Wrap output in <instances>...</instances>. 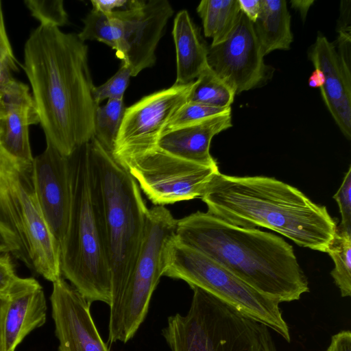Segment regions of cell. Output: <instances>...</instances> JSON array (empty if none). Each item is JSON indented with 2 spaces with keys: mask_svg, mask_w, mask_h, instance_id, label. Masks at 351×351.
Returning <instances> with one entry per match:
<instances>
[{
  "mask_svg": "<svg viewBox=\"0 0 351 351\" xmlns=\"http://www.w3.org/2000/svg\"><path fill=\"white\" fill-rule=\"evenodd\" d=\"M24 71L46 142L64 156L94 138L97 107L88 47L77 34L40 24L24 47Z\"/></svg>",
  "mask_w": 351,
  "mask_h": 351,
  "instance_id": "obj_1",
  "label": "cell"
},
{
  "mask_svg": "<svg viewBox=\"0 0 351 351\" xmlns=\"http://www.w3.org/2000/svg\"><path fill=\"white\" fill-rule=\"evenodd\" d=\"M176 237L280 303L298 300L309 291L292 245L276 234L197 211L177 219Z\"/></svg>",
  "mask_w": 351,
  "mask_h": 351,
  "instance_id": "obj_2",
  "label": "cell"
},
{
  "mask_svg": "<svg viewBox=\"0 0 351 351\" xmlns=\"http://www.w3.org/2000/svg\"><path fill=\"white\" fill-rule=\"evenodd\" d=\"M201 198L208 213L228 223L268 228L316 251L326 252L337 230L326 206L273 178L219 173Z\"/></svg>",
  "mask_w": 351,
  "mask_h": 351,
  "instance_id": "obj_3",
  "label": "cell"
},
{
  "mask_svg": "<svg viewBox=\"0 0 351 351\" xmlns=\"http://www.w3.org/2000/svg\"><path fill=\"white\" fill-rule=\"evenodd\" d=\"M88 145L111 273L110 316L136 262L149 209L129 172L95 138Z\"/></svg>",
  "mask_w": 351,
  "mask_h": 351,
  "instance_id": "obj_4",
  "label": "cell"
},
{
  "mask_svg": "<svg viewBox=\"0 0 351 351\" xmlns=\"http://www.w3.org/2000/svg\"><path fill=\"white\" fill-rule=\"evenodd\" d=\"M69 157L71 208L60 248L62 276L89 302L111 301V273L94 191L88 143Z\"/></svg>",
  "mask_w": 351,
  "mask_h": 351,
  "instance_id": "obj_5",
  "label": "cell"
},
{
  "mask_svg": "<svg viewBox=\"0 0 351 351\" xmlns=\"http://www.w3.org/2000/svg\"><path fill=\"white\" fill-rule=\"evenodd\" d=\"M188 312L167 319L171 351H278L269 328L199 287Z\"/></svg>",
  "mask_w": 351,
  "mask_h": 351,
  "instance_id": "obj_6",
  "label": "cell"
},
{
  "mask_svg": "<svg viewBox=\"0 0 351 351\" xmlns=\"http://www.w3.org/2000/svg\"><path fill=\"white\" fill-rule=\"evenodd\" d=\"M163 276L182 280L191 288L203 289L291 341L278 300L255 289L215 260L180 243L176 237L169 247Z\"/></svg>",
  "mask_w": 351,
  "mask_h": 351,
  "instance_id": "obj_7",
  "label": "cell"
},
{
  "mask_svg": "<svg viewBox=\"0 0 351 351\" xmlns=\"http://www.w3.org/2000/svg\"><path fill=\"white\" fill-rule=\"evenodd\" d=\"M177 219L164 206L148 210L138 256L114 313L109 316L108 342L126 343L148 313L152 294L166 267Z\"/></svg>",
  "mask_w": 351,
  "mask_h": 351,
  "instance_id": "obj_8",
  "label": "cell"
},
{
  "mask_svg": "<svg viewBox=\"0 0 351 351\" xmlns=\"http://www.w3.org/2000/svg\"><path fill=\"white\" fill-rule=\"evenodd\" d=\"M156 206L202 197L219 174L206 167L169 155L158 148L119 163Z\"/></svg>",
  "mask_w": 351,
  "mask_h": 351,
  "instance_id": "obj_9",
  "label": "cell"
},
{
  "mask_svg": "<svg viewBox=\"0 0 351 351\" xmlns=\"http://www.w3.org/2000/svg\"><path fill=\"white\" fill-rule=\"evenodd\" d=\"M194 82L174 84L126 108L114 150L119 163L151 152L176 112L188 101Z\"/></svg>",
  "mask_w": 351,
  "mask_h": 351,
  "instance_id": "obj_10",
  "label": "cell"
},
{
  "mask_svg": "<svg viewBox=\"0 0 351 351\" xmlns=\"http://www.w3.org/2000/svg\"><path fill=\"white\" fill-rule=\"evenodd\" d=\"M173 14L167 0H143L136 8L108 14L115 31L116 55L127 65L132 77L155 64L157 45Z\"/></svg>",
  "mask_w": 351,
  "mask_h": 351,
  "instance_id": "obj_11",
  "label": "cell"
},
{
  "mask_svg": "<svg viewBox=\"0 0 351 351\" xmlns=\"http://www.w3.org/2000/svg\"><path fill=\"white\" fill-rule=\"evenodd\" d=\"M264 56L253 23L241 12L228 38L208 48L207 61L236 95L265 81L268 67Z\"/></svg>",
  "mask_w": 351,
  "mask_h": 351,
  "instance_id": "obj_12",
  "label": "cell"
},
{
  "mask_svg": "<svg viewBox=\"0 0 351 351\" xmlns=\"http://www.w3.org/2000/svg\"><path fill=\"white\" fill-rule=\"evenodd\" d=\"M14 184L32 268L46 280L54 282L62 277L60 249L36 196L32 162L19 160Z\"/></svg>",
  "mask_w": 351,
  "mask_h": 351,
  "instance_id": "obj_13",
  "label": "cell"
},
{
  "mask_svg": "<svg viewBox=\"0 0 351 351\" xmlns=\"http://www.w3.org/2000/svg\"><path fill=\"white\" fill-rule=\"evenodd\" d=\"M32 179L44 217L60 249L68 230L71 208L69 157L47 143L44 152L33 159Z\"/></svg>",
  "mask_w": 351,
  "mask_h": 351,
  "instance_id": "obj_14",
  "label": "cell"
},
{
  "mask_svg": "<svg viewBox=\"0 0 351 351\" xmlns=\"http://www.w3.org/2000/svg\"><path fill=\"white\" fill-rule=\"evenodd\" d=\"M50 300L59 351H109L93 319L91 304L62 277L53 282Z\"/></svg>",
  "mask_w": 351,
  "mask_h": 351,
  "instance_id": "obj_15",
  "label": "cell"
},
{
  "mask_svg": "<svg viewBox=\"0 0 351 351\" xmlns=\"http://www.w3.org/2000/svg\"><path fill=\"white\" fill-rule=\"evenodd\" d=\"M315 69L324 75L320 88L323 100L341 132L351 138V51L337 49L319 34L308 51Z\"/></svg>",
  "mask_w": 351,
  "mask_h": 351,
  "instance_id": "obj_16",
  "label": "cell"
},
{
  "mask_svg": "<svg viewBox=\"0 0 351 351\" xmlns=\"http://www.w3.org/2000/svg\"><path fill=\"white\" fill-rule=\"evenodd\" d=\"M6 295L5 351H15L24 338L46 322L47 303L43 287L33 278L16 276Z\"/></svg>",
  "mask_w": 351,
  "mask_h": 351,
  "instance_id": "obj_17",
  "label": "cell"
},
{
  "mask_svg": "<svg viewBox=\"0 0 351 351\" xmlns=\"http://www.w3.org/2000/svg\"><path fill=\"white\" fill-rule=\"evenodd\" d=\"M0 94L5 115L0 146L14 158L32 162L29 128L39 123L40 119L29 88L12 78Z\"/></svg>",
  "mask_w": 351,
  "mask_h": 351,
  "instance_id": "obj_18",
  "label": "cell"
},
{
  "mask_svg": "<svg viewBox=\"0 0 351 351\" xmlns=\"http://www.w3.org/2000/svg\"><path fill=\"white\" fill-rule=\"evenodd\" d=\"M232 125L231 112L163 132L157 148L176 158L206 167L217 166L210 153L213 138Z\"/></svg>",
  "mask_w": 351,
  "mask_h": 351,
  "instance_id": "obj_19",
  "label": "cell"
},
{
  "mask_svg": "<svg viewBox=\"0 0 351 351\" xmlns=\"http://www.w3.org/2000/svg\"><path fill=\"white\" fill-rule=\"evenodd\" d=\"M17 162L0 146V233L9 243L11 254L32 267L14 184Z\"/></svg>",
  "mask_w": 351,
  "mask_h": 351,
  "instance_id": "obj_20",
  "label": "cell"
},
{
  "mask_svg": "<svg viewBox=\"0 0 351 351\" xmlns=\"http://www.w3.org/2000/svg\"><path fill=\"white\" fill-rule=\"evenodd\" d=\"M176 52L177 74L175 84L195 81L208 66V51L189 12H179L172 31Z\"/></svg>",
  "mask_w": 351,
  "mask_h": 351,
  "instance_id": "obj_21",
  "label": "cell"
},
{
  "mask_svg": "<svg viewBox=\"0 0 351 351\" xmlns=\"http://www.w3.org/2000/svg\"><path fill=\"white\" fill-rule=\"evenodd\" d=\"M253 25L264 56L290 48L293 38L285 1L261 0L260 14Z\"/></svg>",
  "mask_w": 351,
  "mask_h": 351,
  "instance_id": "obj_22",
  "label": "cell"
},
{
  "mask_svg": "<svg viewBox=\"0 0 351 351\" xmlns=\"http://www.w3.org/2000/svg\"><path fill=\"white\" fill-rule=\"evenodd\" d=\"M197 12L202 20L205 36L213 40L210 46L228 38L241 14L238 0H203Z\"/></svg>",
  "mask_w": 351,
  "mask_h": 351,
  "instance_id": "obj_23",
  "label": "cell"
},
{
  "mask_svg": "<svg viewBox=\"0 0 351 351\" xmlns=\"http://www.w3.org/2000/svg\"><path fill=\"white\" fill-rule=\"evenodd\" d=\"M234 96V90L208 66L195 80L188 101L228 108Z\"/></svg>",
  "mask_w": 351,
  "mask_h": 351,
  "instance_id": "obj_24",
  "label": "cell"
},
{
  "mask_svg": "<svg viewBox=\"0 0 351 351\" xmlns=\"http://www.w3.org/2000/svg\"><path fill=\"white\" fill-rule=\"evenodd\" d=\"M335 267L330 272L343 298L351 295V231L337 227L327 252Z\"/></svg>",
  "mask_w": 351,
  "mask_h": 351,
  "instance_id": "obj_25",
  "label": "cell"
},
{
  "mask_svg": "<svg viewBox=\"0 0 351 351\" xmlns=\"http://www.w3.org/2000/svg\"><path fill=\"white\" fill-rule=\"evenodd\" d=\"M125 108L123 99H110L99 105L95 112L94 138L111 154Z\"/></svg>",
  "mask_w": 351,
  "mask_h": 351,
  "instance_id": "obj_26",
  "label": "cell"
},
{
  "mask_svg": "<svg viewBox=\"0 0 351 351\" xmlns=\"http://www.w3.org/2000/svg\"><path fill=\"white\" fill-rule=\"evenodd\" d=\"M79 38L97 40L116 49V36L114 26L108 14L92 10L84 19V27L77 34Z\"/></svg>",
  "mask_w": 351,
  "mask_h": 351,
  "instance_id": "obj_27",
  "label": "cell"
},
{
  "mask_svg": "<svg viewBox=\"0 0 351 351\" xmlns=\"http://www.w3.org/2000/svg\"><path fill=\"white\" fill-rule=\"evenodd\" d=\"M230 112H231V107L221 108L203 104L187 101L172 117L165 131Z\"/></svg>",
  "mask_w": 351,
  "mask_h": 351,
  "instance_id": "obj_28",
  "label": "cell"
},
{
  "mask_svg": "<svg viewBox=\"0 0 351 351\" xmlns=\"http://www.w3.org/2000/svg\"><path fill=\"white\" fill-rule=\"evenodd\" d=\"M32 16L40 24H50L57 27L65 25L68 15L62 0H26L24 1Z\"/></svg>",
  "mask_w": 351,
  "mask_h": 351,
  "instance_id": "obj_29",
  "label": "cell"
},
{
  "mask_svg": "<svg viewBox=\"0 0 351 351\" xmlns=\"http://www.w3.org/2000/svg\"><path fill=\"white\" fill-rule=\"evenodd\" d=\"M131 73L127 65L121 63V65L116 73L112 75L104 84L95 86L93 97L97 104L105 99H123L126 88L129 84Z\"/></svg>",
  "mask_w": 351,
  "mask_h": 351,
  "instance_id": "obj_30",
  "label": "cell"
},
{
  "mask_svg": "<svg viewBox=\"0 0 351 351\" xmlns=\"http://www.w3.org/2000/svg\"><path fill=\"white\" fill-rule=\"evenodd\" d=\"M333 198L337 202L341 217L339 228L351 231V167Z\"/></svg>",
  "mask_w": 351,
  "mask_h": 351,
  "instance_id": "obj_31",
  "label": "cell"
},
{
  "mask_svg": "<svg viewBox=\"0 0 351 351\" xmlns=\"http://www.w3.org/2000/svg\"><path fill=\"white\" fill-rule=\"evenodd\" d=\"M0 66L11 72L18 71V61L16 59L7 34L1 1H0Z\"/></svg>",
  "mask_w": 351,
  "mask_h": 351,
  "instance_id": "obj_32",
  "label": "cell"
},
{
  "mask_svg": "<svg viewBox=\"0 0 351 351\" xmlns=\"http://www.w3.org/2000/svg\"><path fill=\"white\" fill-rule=\"evenodd\" d=\"M10 253L0 254V295L6 293L16 278L14 265Z\"/></svg>",
  "mask_w": 351,
  "mask_h": 351,
  "instance_id": "obj_33",
  "label": "cell"
},
{
  "mask_svg": "<svg viewBox=\"0 0 351 351\" xmlns=\"http://www.w3.org/2000/svg\"><path fill=\"white\" fill-rule=\"evenodd\" d=\"M143 0H93V9L106 14H110L115 10L136 8Z\"/></svg>",
  "mask_w": 351,
  "mask_h": 351,
  "instance_id": "obj_34",
  "label": "cell"
},
{
  "mask_svg": "<svg viewBox=\"0 0 351 351\" xmlns=\"http://www.w3.org/2000/svg\"><path fill=\"white\" fill-rule=\"evenodd\" d=\"M350 1H341L340 5V15L337 25L339 36L351 38L350 26Z\"/></svg>",
  "mask_w": 351,
  "mask_h": 351,
  "instance_id": "obj_35",
  "label": "cell"
},
{
  "mask_svg": "<svg viewBox=\"0 0 351 351\" xmlns=\"http://www.w3.org/2000/svg\"><path fill=\"white\" fill-rule=\"evenodd\" d=\"M326 351H351V332L344 330L333 335Z\"/></svg>",
  "mask_w": 351,
  "mask_h": 351,
  "instance_id": "obj_36",
  "label": "cell"
},
{
  "mask_svg": "<svg viewBox=\"0 0 351 351\" xmlns=\"http://www.w3.org/2000/svg\"><path fill=\"white\" fill-rule=\"evenodd\" d=\"M241 12L254 23L261 11V0H238Z\"/></svg>",
  "mask_w": 351,
  "mask_h": 351,
  "instance_id": "obj_37",
  "label": "cell"
},
{
  "mask_svg": "<svg viewBox=\"0 0 351 351\" xmlns=\"http://www.w3.org/2000/svg\"><path fill=\"white\" fill-rule=\"evenodd\" d=\"M8 305L6 295H0V351H5L4 348V320Z\"/></svg>",
  "mask_w": 351,
  "mask_h": 351,
  "instance_id": "obj_38",
  "label": "cell"
},
{
  "mask_svg": "<svg viewBox=\"0 0 351 351\" xmlns=\"http://www.w3.org/2000/svg\"><path fill=\"white\" fill-rule=\"evenodd\" d=\"M314 0H292L291 7L299 11L303 21H305L308 11Z\"/></svg>",
  "mask_w": 351,
  "mask_h": 351,
  "instance_id": "obj_39",
  "label": "cell"
},
{
  "mask_svg": "<svg viewBox=\"0 0 351 351\" xmlns=\"http://www.w3.org/2000/svg\"><path fill=\"white\" fill-rule=\"evenodd\" d=\"M308 85L312 88H321L324 83V75L319 69H315L308 78Z\"/></svg>",
  "mask_w": 351,
  "mask_h": 351,
  "instance_id": "obj_40",
  "label": "cell"
},
{
  "mask_svg": "<svg viewBox=\"0 0 351 351\" xmlns=\"http://www.w3.org/2000/svg\"><path fill=\"white\" fill-rule=\"evenodd\" d=\"M5 117L4 106L1 95L0 94V141L3 132Z\"/></svg>",
  "mask_w": 351,
  "mask_h": 351,
  "instance_id": "obj_41",
  "label": "cell"
},
{
  "mask_svg": "<svg viewBox=\"0 0 351 351\" xmlns=\"http://www.w3.org/2000/svg\"><path fill=\"white\" fill-rule=\"evenodd\" d=\"M6 252L11 254L12 250L4 237L0 233V254Z\"/></svg>",
  "mask_w": 351,
  "mask_h": 351,
  "instance_id": "obj_42",
  "label": "cell"
}]
</instances>
